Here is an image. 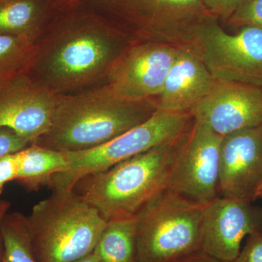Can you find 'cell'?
Masks as SVG:
<instances>
[{
    "label": "cell",
    "instance_id": "obj_18",
    "mask_svg": "<svg viewBox=\"0 0 262 262\" xmlns=\"http://www.w3.org/2000/svg\"><path fill=\"white\" fill-rule=\"evenodd\" d=\"M93 252L100 262H139L136 215L108 222Z\"/></svg>",
    "mask_w": 262,
    "mask_h": 262
},
{
    "label": "cell",
    "instance_id": "obj_28",
    "mask_svg": "<svg viewBox=\"0 0 262 262\" xmlns=\"http://www.w3.org/2000/svg\"><path fill=\"white\" fill-rule=\"evenodd\" d=\"M10 207L9 202L0 200V225H1L2 221L6 213H8V209ZM2 253H3V241H2L1 234H0V261H1Z\"/></svg>",
    "mask_w": 262,
    "mask_h": 262
},
{
    "label": "cell",
    "instance_id": "obj_11",
    "mask_svg": "<svg viewBox=\"0 0 262 262\" xmlns=\"http://www.w3.org/2000/svg\"><path fill=\"white\" fill-rule=\"evenodd\" d=\"M262 232V207L252 202L218 196L204 205L202 251L234 262L245 237Z\"/></svg>",
    "mask_w": 262,
    "mask_h": 262
},
{
    "label": "cell",
    "instance_id": "obj_10",
    "mask_svg": "<svg viewBox=\"0 0 262 262\" xmlns=\"http://www.w3.org/2000/svg\"><path fill=\"white\" fill-rule=\"evenodd\" d=\"M179 46L133 39L112 67L104 84L130 101L156 99Z\"/></svg>",
    "mask_w": 262,
    "mask_h": 262
},
{
    "label": "cell",
    "instance_id": "obj_4",
    "mask_svg": "<svg viewBox=\"0 0 262 262\" xmlns=\"http://www.w3.org/2000/svg\"><path fill=\"white\" fill-rule=\"evenodd\" d=\"M37 262H73L92 252L107 222L74 190H53L26 216Z\"/></svg>",
    "mask_w": 262,
    "mask_h": 262
},
{
    "label": "cell",
    "instance_id": "obj_14",
    "mask_svg": "<svg viewBox=\"0 0 262 262\" xmlns=\"http://www.w3.org/2000/svg\"><path fill=\"white\" fill-rule=\"evenodd\" d=\"M190 114L221 136L259 126L262 125V89L241 82L218 81Z\"/></svg>",
    "mask_w": 262,
    "mask_h": 262
},
{
    "label": "cell",
    "instance_id": "obj_6",
    "mask_svg": "<svg viewBox=\"0 0 262 262\" xmlns=\"http://www.w3.org/2000/svg\"><path fill=\"white\" fill-rule=\"evenodd\" d=\"M86 3L134 39L175 46L189 44L200 26L215 18L203 0H85Z\"/></svg>",
    "mask_w": 262,
    "mask_h": 262
},
{
    "label": "cell",
    "instance_id": "obj_9",
    "mask_svg": "<svg viewBox=\"0 0 262 262\" xmlns=\"http://www.w3.org/2000/svg\"><path fill=\"white\" fill-rule=\"evenodd\" d=\"M222 137L193 118L181 138L167 189L203 206L218 196Z\"/></svg>",
    "mask_w": 262,
    "mask_h": 262
},
{
    "label": "cell",
    "instance_id": "obj_24",
    "mask_svg": "<svg viewBox=\"0 0 262 262\" xmlns=\"http://www.w3.org/2000/svg\"><path fill=\"white\" fill-rule=\"evenodd\" d=\"M246 0H203L206 8L216 18L228 20Z\"/></svg>",
    "mask_w": 262,
    "mask_h": 262
},
{
    "label": "cell",
    "instance_id": "obj_17",
    "mask_svg": "<svg viewBox=\"0 0 262 262\" xmlns=\"http://www.w3.org/2000/svg\"><path fill=\"white\" fill-rule=\"evenodd\" d=\"M18 173L16 181L29 191L48 186L55 175L68 168L63 151L48 149L32 143L15 153Z\"/></svg>",
    "mask_w": 262,
    "mask_h": 262
},
{
    "label": "cell",
    "instance_id": "obj_31",
    "mask_svg": "<svg viewBox=\"0 0 262 262\" xmlns=\"http://www.w3.org/2000/svg\"><path fill=\"white\" fill-rule=\"evenodd\" d=\"M0 1H1V0H0Z\"/></svg>",
    "mask_w": 262,
    "mask_h": 262
},
{
    "label": "cell",
    "instance_id": "obj_29",
    "mask_svg": "<svg viewBox=\"0 0 262 262\" xmlns=\"http://www.w3.org/2000/svg\"><path fill=\"white\" fill-rule=\"evenodd\" d=\"M73 262H100L98 261V258L96 257L94 253L91 252L89 254L85 255L83 257L79 258V259L75 260Z\"/></svg>",
    "mask_w": 262,
    "mask_h": 262
},
{
    "label": "cell",
    "instance_id": "obj_8",
    "mask_svg": "<svg viewBox=\"0 0 262 262\" xmlns=\"http://www.w3.org/2000/svg\"><path fill=\"white\" fill-rule=\"evenodd\" d=\"M189 44L215 80L262 89L261 29L246 26L228 34L212 18L196 29Z\"/></svg>",
    "mask_w": 262,
    "mask_h": 262
},
{
    "label": "cell",
    "instance_id": "obj_5",
    "mask_svg": "<svg viewBox=\"0 0 262 262\" xmlns=\"http://www.w3.org/2000/svg\"><path fill=\"white\" fill-rule=\"evenodd\" d=\"M204 206L165 189L137 217L139 262H177L202 251Z\"/></svg>",
    "mask_w": 262,
    "mask_h": 262
},
{
    "label": "cell",
    "instance_id": "obj_1",
    "mask_svg": "<svg viewBox=\"0 0 262 262\" xmlns=\"http://www.w3.org/2000/svg\"><path fill=\"white\" fill-rule=\"evenodd\" d=\"M133 39L111 19L81 5L56 15L27 74L57 95L92 89L105 83Z\"/></svg>",
    "mask_w": 262,
    "mask_h": 262
},
{
    "label": "cell",
    "instance_id": "obj_19",
    "mask_svg": "<svg viewBox=\"0 0 262 262\" xmlns=\"http://www.w3.org/2000/svg\"><path fill=\"white\" fill-rule=\"evenodd\" d=\"M3 253L0 262H37L33 252L26 215L6 213L0 225Z\"/></svg>",
    "mask_w": 262,
    "mask_h": 262
},
{
    "label": "cell",
    "instance_id": "obj_30",
    "mask_svg": "<svg viewBox=\"0 0 262 262\" xmlns=\"http://www.w3.org/2000/svg\"><path fill=\"white\" fill-rule=\"evenodd\" d=\"M12 80H13V79H12ZM10 80H5V79L1 78V77H0V89L3 88V86H4L7 82H9Z\"/></svg>",
    "mask_w": 262,
    "mask_h": 262
},
{
    "label": "cell",
    "instance_id": "obj_20",
    "mask_svg": "<svg viewBox=\"0 0 262 262\" xmlns=\"http://www.w3.org/2000/svg\"><path fill=\"white\" fill-rule=\"evenodd\" d=\"M37 44L26 38L8 34H0V77L12 80L28 73Z\"/></svg>",
    "mask_w": 262,
    "mask_h": 262
},
{
    "label": "cell",
    "instance_id": "obj_7",
    "mask_svg": "<svg viewBox=\"0 0 262 262\" xmlns=\"http://www.w3.org/2000/svg\"><path fill=\"white\" fill-rule=\"evenodd\" d=\"M193 122L190 113H170L158 108L145 122L108 142L92 149L66 151L68 168L48 184L53 190H73L81 179L103 170L181 137Z\"/></svg>",
    "mask_w": 262,
    "mask_h": 262
},
{
    "label": "cell",
    "instance_id": "obj_13",
    "mask_svg": "<svg viewBox=\"0 0 262 262\" xmlns=\"http://www.w3.org/2000/svg\"><path fill=\"white\" fill-rule=\"evenodd\" d=\"M58 96L28 74L15 77L0 89V128L35 142L51 127Z\"/></svg>",
    "mask_w": 262,
    "mask_h": 262
},
{
    "label": "cell",
    "instance_id": "obj_27",
    "mask_svg": "<svg viewBox=\"0 0 262 262\" xmlns=\"http://www.w3.org/2000/svg\"><path fill=\"white\" fill-rule=\"evenodd\" d=\"M177 262H231L228 261H224V260L219 259V258L213 257L206 253L201 252L192 255L185 258Z\"/></svg>",
    "mask_w": 262,
    "mask_h": 262
},
{
    "label": "cell",
    "instance_id": "obj_21",
    "mask_svg": "<svg viewBox=\"0 0 262 262\" xmlns=\"http://www.w3.org/2000/svg\"><path fill=\"white\" fill-rule=\"evenodd\" d=\"M227 22L239 28L250 26L262 29V0H246Z\"/></svg>",
    "mask_w": 262,
    "mask_h": 262
},
{
    "label": "cell",
    "instance_id": "obj_3",
    "mask_svg": "<svg viewBox=\"0 0 262 262\" xmlns=\"http://www.w3.org/2000/svg\"><path fill=\"white\" fill-rule=\"evenodd\" d=\"M182 136L87 176L73 190L107 222L135 216L168 187Z\"/></svg>",
    "mask_w": 262,
    "mask_h": 262
},
{
    "label": "cell",
    "instance_id": "obj_15",
    "mask_svg": "<svg viewBox=\"0 0 262 262\" xmlns=\"http://www.w3.org/2000/svg\"><path fill=\"white\" fill-rule=\"evenodd\" d=\"M215 80L190 44L179 46L156 103L170 113H190L215 87Z\"/></svg>",
    "mask_w": 262,
    "mask_h": 262
},
{
    "label": "cell",
    "instance_id": "obj_16",
    "mask_svg": "<svg viewBox=\"0 0 262 262\" xmlns=\"http://www.w3.org/2000/svg\"><path fill=\"white\" fill-rule=\"evenodd\" d=\"M58 13L53 0H1L0 34L37 44Z\"/></svg>",
    "mask_w": 262,
    "mask_h": 262
},
{
    "label": "cell",
    "instance_id": "obj_23",
    "mask_svg": "<svg viewBox=\"0 0 262 262\" xmlns=\"http://www.w3.org/2000/svg\"><path fill=\"white\" fill-rule=\"evenodd\" d=\"M31 144L14 131L8 128H0V158L5 155L18 152Z\"/></svg>",
    "mask_w": 262,
    "mask_h": 262
},
{
    "label": "cell",
    "instance_id": "obj_2",
    "mask_svg": "<svg viewBox=\"0 0 262 262\" xmlns=\"http://www.w3.org/2000/svg\"><path fill=\"white\" fill-rule=\"evenodd\" d=\"M157 110L156 99H123L106 84L58 95L49 130L34 143L63 152L92 149L145 122Z\"/></svg>",
    "mask_w": 262,
    "mask_h": 262
},
{
    "label": "cell",
    "instance_id": "obj_22",
    "mask_svg": "<svg viewBox=\"0 0 262 262\" xmlns=\"http://www.w3.org/2000/svg\"><path fill=\"white\" fill-rule=\"evenodd\" d=\"M234 262H262V232L246 237V242Z\"/></svg>",
    "mask_w": 262,
    "mask_h": 262
},
{
    "label": "cell",
    "instance_id": "obj_25",
    "mask_svg": "<svg viewBox=\"0 0 262 262\" xmlns=\"http://www.w3.org/2000/svg\"><path fill=\"white\" fill-rule=\"evenodd\" d=\"M15 153L0 158V194L7 183L16 180L18 165Z\"/></svg>",
    "mask_w": 262,
    "mask_h": 262
},
{
    "label": "cell",
    "instance_id": "obj_26",
    "mask_svg": "<svg viewBox=\"0 0 262 262\" xmlns=\"http://www.w3.org/2000/svg\"><path fill=\"white\" fill-rule=\"evenodd\" d=\"M59 13L75 9L84 4L85 0H53Z\"/></svg>",
    "mask_w": 262,
    "mask_h": 262
},
{
    "label": "cell",
    "instance_id": "obj_12",
    "mask_svg": "<svg viewBox=\"0 0 262 262\" xmlns=\"http://www.w3.org/2000/svg\"><path fill=\"white\" fill-rule=\"evenodd\" d=\"M218 192L252 203L262 198V125L222 137Z\"/></svg>",
    "mask_w": 262,
    "mask_h": 262
}]
</instances>
